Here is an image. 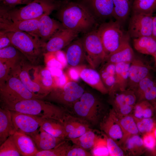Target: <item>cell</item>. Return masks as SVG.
I'll return each instance as SVG.
<instances>
[{
    "instance_id": "7c38bea8",
    "label": "cell",
    "mask_w": 156,
    "mask_h": 156,
    "mask_svg": "<svg viewBox=\"0 0 156 156\" xmlns=\"http://www.w3.org/2000/svg\"><path fill=\"white\" fill-rule=\"evenodd\" d=\"M10 112L16 132L30 136L40 128L41 117L14 111Z\"/></svg>"
},
{
    "instance_id": "f546056e",
    "label": "cell",
    "mask_w": 156,
    "mask_h": 156,
    "mask_svg": "<svg viewBox=\"0 0 156 156\" xmlns=\"http://www.w3.org/2000/svg\"><path fill=\"white\" fill-rule=\"evenodd\" d=\"M21 54H23L12 45L0 49V61L13 70L17 65Z\"/></svg>"
},
{
    "instance_id": "277c9868",
    "label": "cell",
    "mask_w": 156,
    "mask_h": 156,
    "mask_svg": "<svg viewBox=\"0 0 156 156\" xmlns=\"http://www.w3.org/2000/svg\"><path fill=\"white\" fill-rule=\"evenodd\" d=\"M5 33L12 45L32 64L37 62L42 55H43L44 42L37 35L20 31Z\"/></svg>"
},
{
    "instance_id": "8d00e7d4",
    "label": "cell",
    "mask_w": 156,
    "mask_h": 156,
    "mask_svg": "<svg viewBox=\"0 0 156 156\" xmlns=\"http://www.w3.org/2000/svg\"><path fill=\"white\" fill-rule=\"evenodd\" d=\"M131 12L153 15L156 12V0H134Z\"/></svg>"
},
{
    "instance_id": "603a6c76",
    "label": "cell",
    "mask_w": 156,
    "mask_h": 156,
    "mask_svg": "<svg viewBox=\"0 0 156 156\" xmlns=\"http://www.w3.org/2000/svg\"><path fill=\"white\" fill-rule=\"evenodd\" d=\"M12 135L21 156H35L39 151L29 135L17 132Z\"/></svg>"
},
{
    "instance_id": "ac0fdd59",
    "label": "cell",
    "mask_w": 156,
    "mask_h": 156,
    "mask_svg": "<svg viewBox=\"0 0 156 156\" xmlns=\"http://www.w3.org/2000/svg\"><path fill=\"white\" fill-rule=\"evenodd\" d=\"M40 18L14 22H9L0 19L1 31L5 32L23 31L37 35Z\"/></svg>"
},
{
    "instance_id": "4dcf8cb0",
    "label": "cell",
    "mask_w": 156,
    "mask_h": 156,
    "mask_svg": "<svg viewBox=\"0 0 156 156\" xmlns=\"http://www.w3.org/2000/svg\"><path fill=\"white\" fill-rule=\"evenodd\" d=\"M134 0H113L114 5L113 17L122 24L131 12Z\"/></svg>"
},
{
    "instance_id": "ba28073f",
    "label": "cell",
    "mask_w": 156,
    "mask_h": 156,
    "mask_svg": "<svg viewBox=\"0 0 156 156\" xmlns=\"http://www.w3.org/2000/svg\"><path fill=\"white\" fill-rule=\"evenodd\" d=\"M81 39L86 60L92 68L95 69L107 57L97 29L85 34Z\"/></svg>"
},
{
    "instance_id": "4fadbf2b",
    "label": "cell",
    "mask_w": 156,
    "mask_h": 156,
    "mask_svg": "<svg viewBox=\"0 0 156 156\" xmlns=\"http://www.w3.org/2000/svg\"><path fill=\"white\" fill-rule=\"evenodd\" d=\"M97 22L113 17V0H82L80 2Z\"/></svg>"
},
{
    "instance_id": "c3c4849f",
    "label": "cell",
    "mask_w": 156,
    "mask_h": 156,
    "mask_svg": "<svg viewBox=\"0 0 156 156\" xmlns=\"http://www.w3.org/2000/svg\"><path fill=\"white\" fill-rule=\"evenodd\" d=\"M156 99V83L155 84L150 88L144 94L141 100L146 101L153 105Z\"/></svg>"
},
{
    "instance_id": "836d02e7",
    "label": "cell",
    "mask_w": 156,
    "mask_h": 156,
    "mask_svg": "<svg viewBox=\"0 0 156 156\" xmlns=\"http://www.w3.org/2000/svg\"><path fill=\"white\" fill-rule=\"evenodd\" d=\"M102 80L108 91L109 95L114 91L115 83L116 66L111 63L104 65L99 73Z\"/></svg>"
},
{
    "instance_id": "1f68e13d",
    "label": "cell",
    "mask_w": 156,
    "mask_h": 156,
    "mask_svg": "<svg viewBox=\"0 0 156 156\" xmlns=\"http://www.w3.org/2000/svg\"><path fill=\"white\" fill-rule=\"evenodd\" d=\"M134 49L138 52L152 56L156 50V40L152 36H144L133 40Z\"/></svg>"
},
{
    "instance_id": "7402d4cb",
    "label": "cell",
    "mask_w": 156,
    "mask_h": 156,
    "mask_svg": "<svg viewBox=\"0 0 156 156\" xmlns=\"http://www.w3.org/2000/svg\"><path fill=\"white\" fill-rule=\"evenodd\" d=\"M77 67L81 79L91 87L101 93L105 94L108 91L104 85L100 74L95 69L84 67Z\"/></svg>"
},
{
    "instance_id": "6125c7cd",
    "label": "cell",
    "mask_w": 156,
    "mask_h": 156,
    "mask_svg": "<svg viewBox=\"0 0 156 156\" xmlns=\"http://www.w3.org/2000/svg\"><path fill=\"white\" fill-rule=\"evenodd\" d=\"M155 154H156V149H155Z\"/></svg>"
},
{
    "instance_id": "e0dca14e",
    "label": "cell",
    "mask_w": 156,
    "mask_h": 156,
    "mask_svg": "<svg viewBox=\"0 0 156 156\" xmlns=\"http://www.w3.org/2000/svg\"><path fill=\"white\" fill-rule=\"evenodd\" d=\"M100 126L101 129L105 134L116 142L118 141V144L122 137V132L118 118L113 108L105 115L100 123Z\"/></svg>"
},
{
    "instance_id": "9f6ffc18",
    "label": "cell",
    "mask_w": 156,
    "mask_h": 156,
    "mask_svg": "<svg viewBox=\"0 0 156 156\" xmlns=\"http://www.w3.org/2000/svg\"><path fill=\"white\" fill-rule=\"evenodd\" d=\"M152 37L156 40V15L153 16Z\"/></svg>"
},
{
    "instance_id": "ab89813d",
    "label": "cell",
    "mask_w": 156,
    "mask_h": 156,
    "mask_svg": "<svg viewBox=\"0 0 156 156\" xmlns=\"http://www.w3.org/2000/svg\"><path fill=\"white\" fill-rule=\"evenodd\" d=\"M12 135L9 136L0 146V156H20Z\"/></svg>"
},
{
    "instance_id": "e575fe53",
    "label": "cell",
    "mask_w": 156,
    "mask_h": 156,
    "mask_svg": "<svg viewBox=\"0 0 156 156\" xmlns=\"http://www.w3.org/2000/svg\"><path fill=\"white\" fill-rule=\"evenodd\" d=\"M131 114L137 119L152 118L154 114V107L148 101H140L136 103Z\"/></svg>"
},
{
    "instance_id": "f907efd6",
    "label": "cell",
    "mask_w": 156,
    "mask_h": 156,
    "mask_svg": "<svg viewBox=\"0 0 156 156\" xmlns=\"http://www.w3.org/2000/svg\"><path fill=\"white\" fill-rule=\"evenodd\" d=\"M67 74L71 81L77 82L81 78L79 70L77 67L70 66L68 69Z\"/></svg>"
},
{
    "instance_id": "ffe728a7",
    "label": "cell",
    "mask_w": 156,
    "mask_h": 156,
    "mask_svg": "<svg viewBox=\"0 0 156 156\" xmlns=\"http://www.w3.org/2000/svg\"><path fill=\"white\" fill-rule=\"evenodd\" d=\"M64 52L70 66H79L86 60L81 39L71 42L66 47Z\"/></svg>"
},
{
    "instance_id": "8fae6325",
    "label": "cell",
    "mask_w": 156,
    "mask_h": 156,
    "mask_svg": "<svg viewBox=\"0 0 156 156\" xmlns=\"http://www.w3.org/2000/svg\"><path fill=\"white\" fill-rule=\"evenodd\" d=\"M21 66H21L18 65L13 70L14 73L12 74L17 75V76L16 77L19 78L27 88L38 99H44L50 92L43 88L38 83L37 78V73L36 77L32 78L35 75L37 69H36L34 75L33 73L31 76L30 73L31 66L24 64H22Z\"/></svg>"
},
{
    "instance_id": "7bdbcfd3",
    "label": "cell",
    "mask_w": 156,
    "mask_h": 156,
    "mask_svg": "<svg viewBox=\"0 0 156 156\" xmlns=\"http://www.w3.org/2000/svg\"><path fill=\"white\" fill-rule=\"evenodd\" d=\"M134 118L140 133L144 134L153 131L156 123L152 118Z\"/></svg>"
},
{
    "instance_id": "4316f807",
    "label": "cell",
    "mask_w": 156,
    "mask_h": 156,
    "mask_svg": "<svg viewBox=\"0 0 156 156\" xmlns=\"http://www.w3.org/2000/svg\"><path fill=\"white\" fill-rule=\"evenodd\" d=\"M118 121L123 135L118 143L119 145H122L131 136L138 135L140 133L135 119L131 114L118 118Z\"/></svg>"
},
{
    "instance_id": "6da1fadb",
    "label": "cell",
    "mask_w": 156,
    "mask_h": 156,
    "mask_svg": "<svg viewBox=\"0 0 156 156\" xmlns=\"http://www.w3.org/2000/svg\"><path fill=\"white\" fill-rule=\"evenodd\" d=\"M58 10V18L64 28L85 34L94 30L97 21L80 2H62Z\"/></svg>"
},
{
    "instance_id": "f5cc1de1",
    "label": "cell",
    "mask_w": 156,
    "mask_h": 156,
    "mask_svg": "<svg viewBox=\"0 0 156 156\" xmlns=\"http://www.w3.org/2000/svg\"><path fill=\"white\" fill-rule=\"evenodd\" d=\"M7 7H13L16 5L21 4H27L32 0H0Z\"/></svg>"
},
{
    "instance_id": "9a60e30c",
    "label": "cell",
    "mask_w": 156,
    "mask_h": 156,
    "mask_svg": "<svg viewBox=\"0 0 156 156\" xmlns=\"http://www.w3.org/2000/svg\"><path fill=\"white\" fill-rule=\"evenodd\" d=\"M63 122L66 133V139L69 140L77 138L91 129L87 122L68 112L64 116Z\"/></svg>"
},
{
    "instance_id": "30bf717a",
    "label": "cell",
    "mask_w": 156,
    "mask_h": 156,
    "mask_svg": "<svg viewBox=\"0 0 156 156\" xmlns=\"http://www.w3.org/2000/svg\"><path fill=\"white\" fill-rule=\"evenodd\" d=\"M153 15L140 13H132L130 19L128 33L134 38L152 36Z\"/></svg>"
},
{
    "instance_id": "52a82bcc",
    "label": "cell",
    "mask_w": 156,
    "mask_h": 156,
    "mask_svg": "<svg viewBox=\"0 0 156 156\" xmlns=\"http://www.w3.org/2000/svg\"><path fill=\"white\" fill-rule=\"evenodd\" d=\"M10 75L0 85L1 105L15 103L23 100L38 99L31 93L18 77Z\"/></svg>"
},
{
    "instance_id": "94428289",
    "label": "cell",
    "mask_w": 156,
    "mask_h": 156,
    "mask_svg": "<svg viewBox=\"0 0 156 156\" xmlns=\"http://www.w3.org/2000/svg\"><path fill=\"white\" fill-rule=\"evenodd\" d=\"M62 2H67L69 1L70 0H60Z\"/></svg>"
},
{
    "instance_id": "b9f144b4",
    "label": "cell",
    "mask_w": 156,
    "mask_h": 156,
    "mask_svg": "<svg viewBox=\"0 0 156 156\" xmlns=\"http://www.w3.org/2000/svg\"><path fill=\"white\" fill-rule=\"evenodd\" d=\"M91 150L92 156H109L105 134H104L103 137L100 136L99 137Z\"/></svg>"
},
{
    "instance_id": "2e32d148",
    "label": "cell",
    "mask_w": 156,
    "mask_h": 156,
    "mask_svg": "<svg viewBox=\"0 0 156 156\" xmlns=\"http://www.w3.org/2000/svg\"><path fill=\"white\" fill-rule=\"evenodd\" d=\"M152 69L143 60L135 57L129 68L127 88L133 91L139 82L150 74Z\"/></svg>"
},
{
    "instance_id": "83f0119b",
    "label": "cell",
    "mask_w": 156,
    "mask_h": 156,
    "mask_svg": "<svg viewBox=\"0 0 156 156\" xmlns=\"http://www.w3.org/2000/svg\"><path fill=\"white\" fill-rule=\"evenodd\" d=\"M110 96L112 98L110 102L114 109L126 105L134 106L137 103V98L134 92L128 88Z\"/></svg>"
},
{
    "instance_id": "cb8c5ba5",
    "label": "cell",
    "mask_w": 156,
    "mask_h": 156,
    "mask_svg": "<svg viewBox=\"0 0 156 156\" xmlns=\"http://www.w3.org/2000/svg\"><path fill=\"white\" fill-rule=\"evenodd\" d=\"M129 40L124 42L116 50L108 55L105 61L115 64L121 62L131 63L135 56Z\"/></svg>"
},
{
    "instance_id": "d4e9b609",
    "label": "cell",
    "mask_w": 156,
    "mask_h": 156,
    "mask_svg": "<svg viewBox=\"0 0 156 156\" xmlns=\"http://www.w3.org/2000/svg\"><path fill=\"white\" fill-rule=\"evenodd\" d=\"M16 132L12 119L10 111L0 108V145Z\"/></svg>"
},
{
    "instance_id": "8992f818",
    "label": "cell",
    "mask_w": 156,
    "mask_h": 156,
    "mask_svg": "<svg viewBox=\"0 0 156 156\" xmlns=\"http://www.w3.org/2000/svg\"><path fill=\"white\" fill-rule=\"evenodd\" d=\"M122 24L116 20H110L101 23L97 29L107 57L122 43L129 40V35L124 30Z\"/></svg>"
},
{
    "instance_id": "44dd1931",
    "label": "cell",
    "mask_w": 156,
    "mask_h": 156,
    "mask_svg": "<svg viewBox=\"0 0 156 156\" xmlns=\"http://www.w3.org/2000/svg\"><path fill=\"white\" fill-rule=\"evenodd\" d=\"M29 136L39 151L53 148L66 139L55 137L44 130L41 127L37 132Z\"/></svg>"
},
{
    "instance_id": "681fc988",
    "label": "cell",
    "mask_w": 156,
    "mask_h": 156,
    "mask_svg": "<svg viewBox=\"0 0 156 156\" xmlns=\"http://www.w3.org/2000/svg\"><path fill=\"white\" fill-rule=\"evenodd\" d=\"M55 87H62L64 86L70 80L67 74L64 72L61 75L53 77Z\"/></svg>"
},
{
    "instance_id": "db71d44e",
    "label": "cell",
    "mask_w": 156,
    "mask_h": 156,
    "mask_svg": "<svg viewBox=\"0 0 156 156\" xmlns=\"http://www.w3.org/2000/svg\"><path fill=\"white\" fill-rule=\"evenodd\" d=\"M12 45L11 41L6 33L0 31V49Z\"/></svg>"
},
{
    "instance_id": "f6af8a7d",
    "label": "cell",
    "mask_w": 156,
    "mask_h": 156,
    "mask_svg": "<svg viewBox=\"0 0 156 156\" xmlns=\"http://www.w3.org/2000/svg\"><path fill=\"white\" fill-rule=\"evenodd\" d=\"M47 68H56L63 69L62 64L57 60L55 52H47L43 54Z\"/></svg>"
},
{
    "instance_id": "6f0895ef",
    "label": "cell",
    "mask_w": 156,
    "mask_h": 156,
    "mask_svg": "<svg viewBox=\"0 0 156 156\" xmlns=\"http://www.w3.org/2000/svg\"><path fill=\"white\" fill-rule=\"evenodd\" d=\"M152 56L154 59V66L155 67H156V50Z\"/></svg>"
},
{
    "instance_id": "d6986e66",
    "label": "cell",
    "mask_w": 156,
    "mask_h": 156,
    "mask_svg": "<svg viewBox=\"0 0 156 156\" xmlns=\"http://www.w3.org/2000/svg\"><path fill=\"white\" fill-rule=\"evenodd\" d=\"M64 28L59 22L45 14L39 19L37 35L44 42L48 41L57 31Z\"/></svg>"
},
{
    "instance_id": "d6a6232c",
    "label": "cell",
    "mask_w": 156,
    "mask_h": 156,
    "mask_svg": "<svg viewBox=\"0 0 156 156\" xmlns=\"http://www.w3.org/2000/svg\"><path fill=\"white\" fill-rule=\"evenodd\" d=\"M122 145L124 151L127 152L129 155L133 156L141 155L146 149L142 138L138 135L131 136Z\"/></svg>"
},
{
    "instance_id": "9c48e42d",
    "label": "cell",
    "mask_w": 156,
    "mask_h": 156,
    "mask_svg": "<svg viewBox=\"0 0 156 156\" xmlns=\"http://www.w3.org/2000/svg\"><path fill=\"white\" fill-rule=\"evenodd\" d=\"M85 92L77 82L70 81L62 87H55L44 99L66 108L71 107Z\"/></svg>"
},
{
    "instance_id": "91938a15",
    "label": "cell",
    "mask_w": 156,
    "mask_h": 156,
    "mask_svg": "<svg viewBox=\"0 0 156 156\" xmlns=\"http://www.w3.org/2000/svg\"><path fill=\"white\" fill-rule=\"evenodd\" d=\"M153 131L154 133V134L156 137V123L155 124V128L153 130Z\"/></svg>"
},
{
    "instance_id": "5bb4252c",
    "label": "cell",
    "mask_w": 156,
    "mask_h": 156,
    "mask_svg": "<svg viewBox=\"0 0 156 156\" xmlns=\"http://www.w3.org/2000/svg\"><path fill=\"white\" fill-rule=\"evenodd\" d=\"M78 33L64 28L55 32L44 43V53L56 52L66 47L78 36Z\"/></svg>"
},
{
    "instance_id": "816d5d0a",
    "label": "cell",
    "mask_w": 156,
    "mask_h": 156,
    "mask_svg": "<svg viewBox=\"0 0 156 156\" xmlns=\"http://www.w3.org/2000/svg\"><path fill=\"white\" fill-rule=\"evenodd\" d=\"M11 70L5 64L0 61V85L3 83L10 76L9 73Z\"/></svg>"
},
{
    "instance_id": "7dc6e473",
    "label": "cell",
    "mask_w": 156,
    "mask_h": 156,
    "mask_svg": "<svg viewBox=\"0 0 156 156\" xmlns=\"http://www.w3.org/2000/svg\"><path fill=\"white\" fill-rule=\"evenodd\" d=\"M90 153L81 147L73 144L71 145L67 151L66 156H90Z\"/></svg>"
},
{
    "instance_id": "bcb514c9",
    "label": "cell",
    "mask_w": 156,
    "mask_h": 156,
    "mask_svg": "<svg viewBox=\"0 0 156 156\" xmlns=\"http://www.w3.org/2000/svg\"><path fill=\"white\" fill-rule=\"evenodd\" d=\"M142 138L146 149L152 151H154L155 149L156 137L153 131L144 134Z\"/></svg>"
},
{
    "instance_id": "5b68a950",
    "label": "cell",
    "mask_w": 156,
    "mask_h": 156,
    "mask_svg": "<svg viewBox=\"0 0 156 156\" xmlns=\"http://www.w3.org/2000/svg\"><path fill=\"white\" fill-rule=\"evenodd\" d=\"M74 115L90 125L100 123L105 114V109L101 100L92 93L84 92L72 107Z\"/></svg>"
},
{
    "instance_id": "7a4b0ae2",
    "label": "cell",
    "mask_w": 156,
    "mask_h": 156,
    "mask_svg": "<svg viewBox=\"0 0 156 156\" xmlns=\"http://www.w3.org/2000/svg\"><path fill=\"white\" fill-rule=\"evenodd\" d=\"M42 99H30L15 103L1 105V107L43 118H51L62 122L68 112L66 108Z\"/></svg>"
},
{
    "instance_id": "3957f363",
    "label": "cell",
    "mask_w": 156,
    "mask_h": 156,
    "mask_svg": "<svg viewBox=\"0 0 156 156\" xmlns=\"http://www.w3.org/2000/svg\"><path fill=\"white\" fill-rule=\"evenodd\" d=\"M61 3L55 0H33L18 8L1 7L0 18L11 22L38 18L58 9Z\"/></svg>"
},
{
    "instance_id": "60d3db41",
    "label": "cell",
    "mask_w": 156,
    "mask_h": 156,
    "mask_svg": "<svg viewBox=\"0 0 156 156\" xmlns=\"http://www.w3.org/2000/svg\"><path fill=\"white\" fill-rule=\"evenodd\" d=\"M156 83L150 74L141 80L133 91L137 98V102L140 101L145 92Z\"/></svg>"
},
{
    "instance_id": "d590c367",
    "label": "cell",
    "mask_w": 156,
    "mask_h": 156,
    "mask_svg": "<svg viewBox=\"0 0 156 156\" xmlns=\"http://www.w3.org/2000/svg\"><path fill=\"white\" fill-rule=\"evenodd\" d=\"M100 136L91 129L80 136L69 140L73 144L79 146L88 151L92 149Z\"/></svg>"
},
{
    "instance_id": "484cf974",
    "label": "cell",
    "mask_w": 156,
    "mask_h": 156,
    "mask_svg": "<svg viewBox=\"0 0 156 156\" xmlns=\"http://www.w3.org/2000/svg\"><path fill=\"white\" fill-rule=\"evenodd\" d=\"M130 63L121 62L116 64L115 83L113 92L110 95L124 91L127 88Z\"/></svg>"
},
{
    "instance_id": "74e56055",
    "label": "cell",
    "mask_w": 156,
    "mask_h": 156,
    "mask_svg": "<svg viewBox=\"0 0 156 156\" xmlns=\"http://www.w3.org/2000/svg\"><path fill=\"white\" fill-rule=\"evenodd\" d=\"M68 140H64L51 149L39 151L35 156H66L68 150L71 145Z\"/></svg>"
},
{
    "instance_id": "f35d334b",
    "label": "cell",
    "mask_w": 156,
    "mask_h": 156,
    "mask_svg": "<svg viewBox=\"0 0 156 156\" xmlns=\"http://www.w3.org/2000/svg\"><path fill=\"white\" fill-rule=\"evenodd\" d=\"M37 78L38 83L41 86L50 92L55 87L53 77L47 67L38 72L37 71Z\"/></svg>"
},
{
    "instance_id": "f1b7e54d",
    "label": "cell",
    "mask_w": 156,
    "mask_h": 156,
    "mask_svg": "<svg viewBox=\"0 0 156 156\" xmlns=\"http://www.w3.org/2000/svg\"><path fill=\"white\" fill-rule=\"evenodd\" d=\"M40 125L44 130L53 136L66 139V133L62 122L53 119L41 117Z\"/></svg>"
},
{
    "instance_id": "ee69618b",
    "label": "cell",
    "mask_w": 156,
    "mask_h": 156,
    "mask_svg": "<svg viewBox=\"0 0 156 156\" xmlns=\"http://www.w3.org/2000/svg\"><path fill=\"white\" fill-rule=\"evenodd\" d=\"M106 135L107 145L110 156H123L125 155L124 151L118 144L112 138Z\"/></svg>"
},
{
    "instance_id": "11a10c76",
    "label": "cell",
    "mask_w": 156,
    "mask_h": 156,
    "mask_svg": "<svg viewBox=\"0 0 156 156\" xmlns=\"http://www.w3.org/2000/svg\"><path fill=\"white\" fill-rule=\"evenodd\" d=\"M55 53L57 59L62 64L64 68L66 67L68 64L64 52L61 50Z\"/></svg>"
},
{
    "instance_id": "680465c9",
    "label": "cell",
    "mask_w": 156,
    "mask_h": 156,
    "mask_svg": "<svg viewBox=\"0 0 156 156\" xmlns=\"http://www.w3.org/2000/svg\"><path fill=\"white\" fill-rule=\"evenodd\" d=\"M153 106L154 109V114H155L156 116V99L155 101Z\"/></svg>"
}]
</instances>
